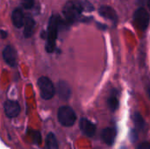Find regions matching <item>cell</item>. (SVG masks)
Instances as JSON below:
<instances>
[{
    "mask_svg": "<svg viewBox=\"0 0 150 149\" xmlns=\"http://www.w3.org/2000/svg\"><path fill=\"white\" fill-rule=\"evenodd\" d=\"M147 4H148V7H149V9L150 10V0H148V3H147Z\"/></svg>",
    "mask_w": 150,
    "mask_h": 149,
    "instance_id": "603a6c76",
    "label": "cell"
},
{
    "mask_svg": "<svg viewBox=\"0 0 150 149\" xmlns=\"http://www.w3.org/2000/svg\"><path fill=\"white\" fill-rule=\"evenodd\" d=\"M21 4L24 9L29 10L34 4V0H21Z\"/></svg>",
    "mask_w": 150,
    "mask_h": 149,
    "instance_id": "e0dca14e",
    "label": "cell"
},
{
    "mask_svg": "<svg viewBox=\"0 0 150 149\" xmlns=\"http://www.w3.org/2000/svg\"><path fill=\"white\" fill-rule=\"evenodd\" d=\"M4 61L11 67H14L17 62V52L11 46H6L3 50Z\"/></svg>",
    "mask_w": 150,
    "mask_h": 149,
    "instance_id": "ba28073f",
    "label": "cell"
},
{
    "mask_svg": "<svg viewBox=\"0 0 150 149\" xmlns=\"http://www.w3.org/2000/svg\"><path fill=\"white\" fill-rule=\"evenodd\" d=\"M40 133L37 131L33 132V141L36 144H40L41 142V139H40Z\"/></svg>",
    "mask_w": 150,
    "mask_h": 149,
    "instance_id": "d6986e66",
    "label": "cell"
},
{
    "mask_svg": "<svg viewBox=\"0 0 150 149\" xmlns=\"http://www.w3.org/2000/svg\"><path fill=\"white\" fill-rule=\"evenodd\" d=\"M79 127H80L82 133L89 138L93 137L96 133V130H97L96 125L85 118H83L80 119Z\"/></svg>",
    "mask_w": 150,
    "mask_h": 149,
    "instance_id": "52a82bcc",
    "label": "cell"
},
{
    "mask_svg": "<svg viewBox=\"0 0 150 149\" xmlns=\"http://www.w3.org/2000/svg\"><path fill=\"white\" fill-rule=\"evenodd\" d=\"M46 148L47 149H59L58 141L56 136L53 133H49L46 138Z\"/></svg>",
    "mask_w": 150,
    "mask_h": 149,
    "instance_id": "9a60e30c",
    "label": "cell"
},
{
    "mask_svg": "<svg viewBox=\"0 0 150 149\" xmlns=\"http://www.w3.org/2000/svg\"><path fill=\"white\" fill-rule=\"evenodd\" d=\"M149 14L142 7L138 8L134 14V22L136 27L141 31H145L149 24Z\"/></svg>",
    "mask_w": 150,
    "mask_h": 149,
    "instance_id": "5b68a950",
    "label": "cell"
},
{
    "mask_svg": "<svg viewBox=\"0 0 150 149\" xmlns=\"http://www.w3.org/2000/svg\"><path fill=\"white\" fill-rule=\"evenodd\" d=\"M56 92L61 99L68 100L71 96V89L67 82L60 81L56 85Z\"/></svg>",
    "mask_w": 150,
    "mask_h": 149,
    "instance_id": "9c48e42d",
    "label": "cell"
},
{
    "mask_svg": "<svg viewBox=\"0 0 150 149\" xmlns=\"http://www.w3.org/2000/svg\"><path fill=\"white\" fill-rule=\"evenodd\" d=\"M116 136H117V131L113 127H107L104 129L101 133L102 141L108 146H112L114 144Z\"/></svg>",
    "mask_w": 150,
    "mask_h": 149,
    "instance_id": "30bf717a",
    "label": "cell"
},
{
    "mask_svg": "<svg viewBox=\"0 0 150 149\" xmlns=\"http://www.w3.org/2000/svg\"><path fill=\"white\" fill-rule=\"evenodd\" d=\"M149 94L150 96V89H149Z\"/></svg>",
    "mask_w": 150,
    "mask_h": 149,
    "instance_id": "cb8c5ba5",
    "label": "cell"
},
{
    "mask_svg": "<svg viewBox=\"0 0 150 149\" xmlns=\"http://www.w3.org/2000/svg\"><path fill=\"white\" fill-rule=\"evenodd\" d=\"M82 4H83V8L84 11H93V6L91 4H90L87 0H84L83 2H82Z\"/></svg>",
    "mask_w": 150,
    "mask_h": 149,
    "instance_id": "ac0fdd59",
    "label": "cell"
},
{
    "mask_svg": "<svg viewBox=\"0 0 150 149\" xmlns=\"http://www.w3.org/2000/svg\"><path fill=\"white\" fill-rule=\"evenodd\" d=\"M107 105L112 112H115L119 108L120 103L118 99V91L116 90H112V93L107 99Z\"/></svg>",
    "mask_w": 150,
    "mask_h": 149,
    "instance_id": "5bb4252c",
    "label": "cell"
},
{
    "mask_svg": "<svg viewBox=\"0 0 150 149\" xmlns=\"http://www.w3.org/2000/svg\"><path fill=\"white\" fill-rule=\"evenodd\" d=\"M130 139H131V141L132 142H134V141H137V139H138V133H137V131L136 130H131Z\"/></svg>",
    "mask_w": 150,
    "mask_h": 149,
    "instance_id": "ffe728a7",
    "label": "cell"
},
{
    "mask_svg": "<svg viewBox=\"0 0 150 149\" xmlns=\"http://www.w3.org/2000/svg\"><path fill=\"white\" fill-rule=\"evenodd\" d=\"M1 33H2V38H3V39H4V38L7 36V32H5L4 30H2V31H1Z\"/></svg>",
    "mask_w": 150,
    "mask_h": 149,
    "instance_id": "7402d4cb",
    "label": "cell"
},
{
    "mask_svg": "<svg viewBox=\"0 0 150 149\" xmlns=\"http://www.w3.org/2000/svg\"><path fill=\"white\" fill-rule=\"evenodd\" d=\"M38 86L40 89V97L44 100H49L54 96L55 89L52 81L49 78L46 76H41L40 78H39Z\"/></svg>",
    "mask_w": 150,
    "mask_h": 149,
    "instance_id": "277c9868",
    "label": "cell"
},
{
    "mask_svg": "<svg viewBox=\"0 0 150 149\" xmlns=\"http://www.w3.org/2000/svg\"><path fill=\"white\" fill-rule=\"evenodd\" d=\"M35 25V21L31 17H26L25 18L24 24V35L25 38H30L33 32V28Z\"/></svg>",
    "mask_w": 150,
    "mask_h": 149,
    "instance_id": "4fadbf2b",
    "label": "cell"
},
{
    "mask_svg": "<svg viewBox=\"0 0 150 149\" xmlns=\"http://www.w3.org/2000/svg\"><path fill=\"white\" fill-rule=\"evenodd\" d=\"M136 149H150V143L147 142V141L142 142L140 145H138Z\"/></svg>",
    "mask_w": 150,
    "mask_h": 149,
    "instance_id": "44dd1931",
    "label": "cell"
},
{
    "mask_svg": "<svg viewBox=\"0 0 150 149\" xmlns=\"http://www.w3.org/2000/svg\"><path fill=\"white\" fill-rule=\"evenodd\" d=\"M83 11L82 2L78 0H69L63 6L62 12L69 22L76 21Z\"/></svg>",
    "mask_w": 150,
    "mask_h": 149,
    "instance_id": "7a4b0ae2",
    "label": "cell"
},
{
    "mask_svg": "<svg viewBox=\"0 0 150 149\" xmlns=\"http://www.w3.org/2000/svg\"><path fill=\"white\" fill-rule=\"evenodd\" d=\"M99 14L103 17L107 19L112 20V21H116L117 20V14L116 11H114L113 8H112L111 6H107V5H102L99 10H98Z\"/></svg>",
    "mask_w": 150,
    "mask_h": 149,
    "instance_id": "7c38bea8",
    "label": "cell"
},
{
    "mask_svg": "<svg viewBox=\"0 0 150 149\" xmlns=\"http://www.w3.org/2000/svg\"><path fill=\"white\" fill-rule=\"evenodd\" d=\"M4 110L5 115L8 118L13 119L18 116L20 112V106L17 101L6 100L4 104Z\"/></svg>",
    "mask_w": 150,
    "mask_h": 149,
    "instance_id": "8992f818",
    "label": "cell"
},
{
    "mask_svg": "<svg viewBox=\"0 0 150 149\" xmlns=\"http://www.w3.org/2000/svg\"><path fill=\"white\" fill-rule=\"evenodd\" d=\"M134 122L135 125V127L138 128L139 130H142L145 127V121L142 118V116L139 112H135L134 114Z\"/></svg>",
    "mask_w": 150,
    "mask_h": 149,
    "instance_id": "2e32d148",
    "label": "cell"
},
{
    "mask_svg": "<svg viewBox=\"0 0 150 149\" xmlns=\"http://www.w3.org/2000/svg\"><path fill=\"white\" fill-rule=\"evenodd\" d=\"M25 17H24V13L21 11V9L19 8H16L13 11H12V15H11V20L13 25L17 27V28H21L22 26H24L25 24Z\"/></svg>",
    "mask_w": 150,
    "mask_h": 149,
    "instance_id": "8fae6325",
    "label": "cell"
},
{
    "mask_svg": "<svg viewBox=\"0 0 150 149\" xmlns=\"http://www.w3.org/2000/svg\"><path fill=\"white\" fill-rule=\"evenodd\" d=\"M60 24V18L58 16L53 15L51 16L47 26V44L46 50L48 53L54 52L55 48V41L57 39L58 27Z\"/></svg>",
    "mask_w": 150,
    "mask_h": 149,
    "instance_id": "6da1fadb",
    "label": "cell"
},
{
    "mask_svg": "<svg viewBox=\"0 0 150 149\" xmlns=\"http://www.w3.org/2000/svg\"><path fill=\"white\" fill-rule=\"evenodd\" d=\"M57 118L60 124L65 127L72 126L76 121V112L69 106L60 107L57 112Z\"/></svg>",
    "mask_w": 150,
    "mask_h": 149,
    "instance_id": "3957f363",
    "label": "cell"
}]
</instances>
